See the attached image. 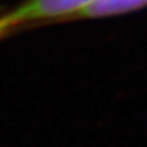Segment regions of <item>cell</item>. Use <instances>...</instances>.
Here are the masks:
<instances>
[{"mask_svg":"<svg viewBox=\"0 0 147 147\" xmlns=\"http://www.w3.org/2000/svg\"><path fill=\"white\" fill-rule=\"evenodd\" d=\"M146 7L147 0H97L83 11H80L74 21L124 15Z\"/></svg>","mask_w":147,"mask_h":147,"instance_id":"7a4b0ae2","label":"cell"},{"mask_svg":"<svg viewBox=\"0 0 147 147\" xmlns=\"http://www.w3.org/2000/svg\"><path fill=\"white\" fill-rule=\"evenodd\" d=\"M97 0H25L0 14V41L48 23L74 21Z\"/></svg>","mask_w":147,"mask_h":147,"instance_id":"6da1fadb","label":"cell"}]
</instances>
